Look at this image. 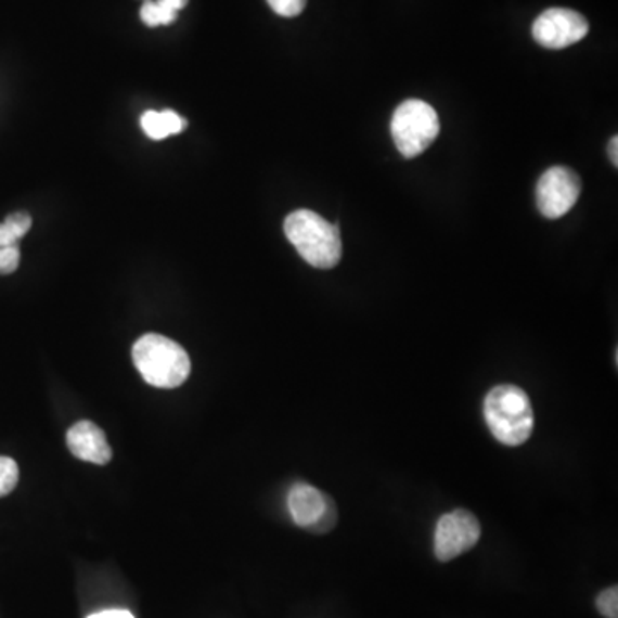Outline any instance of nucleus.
Segmentation results:
<instances>
[{"instance_id": "dca6fc26", "label": "nucleus", "mask_w": 618, "mask_h": 618, "mask_svg": "<svg viewBox=\"0 0 618 618\" xmlns=\"http://www.w3.org/2000/svg\"><path fill=\"white\" fill-rule=\"evenodd\" d=\"M279 16L296 17L305 11L308 0H267Z\"/></svg>"}, {"instance_id": "6ab92c4d", "label": "nucleus", "mask_w": 618, "mask_h": 618, "mask_svg": "<svg viewBox=\"0 0 618 618\" xmlns=\"http://www.w3.org/2000/svg\"><path fill=\"white\" fill-rule=\"evenodd\" d=\"M618 138L614 137L610 140V143H608V157H610L611 164L615 165V167H618Z\"/></svg>"}, {"instance_id": "39448f33", "label": "nucleus", "mask_w": 618, "mask_h": 618, "mask_svg": "<svg viewBox=\"0 0 618 618\" xmlns=\"http://www.w3.org/2000/svg\"><path fill=\"white\" fill-rule=\"evenodd\" d=\"M581 178L569 167L555 165L541 176L536 185V205L544 219H562L581 196Z\"/></svg>"}, {"instance_id": "0eeeda50", "label": "nucleus", "mask_w": 618, "mask_h": 618, "mask_svg": "<svg viewBox=\"0 0 618 618\" xmlns=\"http://www.w3.org/2000/svg\"><path fill=\"white\" fill-rule=\"evenodd\" d=\"M590 25L582 14L572 9L553 8L536 17L532 25V38L541 47L562 50L584 40Z\"/></svg>"}, {"instance_id": "7ed1b4c3", "label": "nucleus", "mask_w": 618, "mask_h": 618, "mask_svg": "<svg viewBox=\"0 0 618 618\" xmlns=\"http://www.w3.org/2000/svg\"><path fill=\"white\" fill-rule=\"evenodd\" d=\"M132 363L146 384L157 388H178L191 373L190 356L170 338L146 334L132 347Z\"/></svg>"}, {"instance_id": "4468645a", "label": "nucleus", "mask_w": 618, "mask_h": 618, "mask_svg": "<svg viewBox=\"0 0 618 618\" xmlns=\"http://www.w3.org/2000/svg\"><path fill=\"white\" fill-rule=\"evenodd\" d=\"M337 505H335L334 499L329 494L325 512H323L322 517H320V519H318L317 523L308 529V531L314 532V535H325V532L332 531V529L337 526Z\"/></svg>"}, {"instance_id": "f3484780", "label": "nucleus", "mask_w": 618, "mask_h": 618, "mask_svg": "<svg viewBox=\"0 0 618 618\" xmlns=\"http://www.w3.org/2000/svg\"><path fill=\"white\" fill-rule=\"evenodd\" d=\"M21 252L17 246L0 247V275L16 272L20 267Z\"/></svg>"}, {"instance_id": "f8f14e48", "label": "nucleus", "mask_w": 618, "mask_h": 618, "mask_svg": "<svg viewBox=\"0 0 618 618\" xmlns=\"http://www.w3.org/2000/svg\"><path fill=\"white\" fill-rule=\"evenodd\" d=\"M31 229V217L25 211L9 215L0 222V247L16 246L17 241Z\"/></svg>"}, {"instance_id": "f03ea898", "label": "nucleus", "mask_w": 618, "mask_h": 618, "mask_svg": "<svg viewBox=\"0 0 618 618\" xmlns=\"http://www.w3.org/2000/svg\"><path fill=\"white\" fill-rule=\"evenodd\" d=\"M284 232L306 263L322 270L337 267L343 258L338 227L311 210H296L284 222Z\"/></svg>"}, {"instance_id": "1a4fd4ad", "label": "nucleus", "mask_w": 618, "mask_h": 618, "mask_svg": "<svg viewBox=\"0 0 618 618\" xmlns=\"http://www.w3.org/2000/svg\"><path fill=\"white\" fill-rule=\"evenodd\" d=\"M329 494L311 487L308 482H296L287 497V507L294 524L309 529L322 517Z\"/></svg>"}, {"instance_id": "9b49d317", "label": "nucleus", "mask_w": 618, "mask_h": 618, "mask_svg": "<svg viewBox=\"0 0 618 618\" xmlns=\"http://www.w3.org/2000/svg\"><path fill=\"white\" fill-rule=\"evenodd\" d=\"M188 5V0H144L140 16L150 28L170 25L178 20L179 11Z\"/></svg>"}, {"instance_id": "2eb2a0df", "label": "nucleus", "mask_w": 618, "mask_h": 618, "mask_svg": "<svg viewBox=\"0 0 618 618\" xmlns=\"http://www.w3.org/2000/svg\"><path fill=\"white\" fill-rule=\"evenodd\" d=\"M596 608L605 618H618V588H608L596 597Z\"/></svg>"}, {"instance_id": "423d86ee", "label": "nucleus", "mask_w": 618, "mask_h": 618, "mask_svg": "<svg viewBox=\"0 0 618 618\" xmlns=\"http://www.w3.org/2000/svg\"><path fill=\"white\" fill-rule=\"evenodd\" d=\"M481 536V526L473 512L455 508L441 515L435 529V556L440 562H450L476 546Z\"/></svg>"}, {"instance_id": "ddd939ff", "label": "nucleus", "mask_w": 618, "mask_h": 618, "mask_svg": "<svg viewBox=\"0 0 618 618\" xmlns=\"http://www.w3.org/2000/svg\"><path fill=\"white\" fill-rule=\"evenodd\" d=\"M20 481V467L16 461L5 455H0V499L11 493Z\"/></svg>"}, {"instance_id": "f257e3e1", "label": "nucleus", "mask_w": 618, "mask_h": 618, "mask_svg": "<svg viewBox=\"0 0 618 618\" xmlns=\"http://www.w3.org/2000/svg\"><path fill=\"white\" fill-rule=\"evenodd\" d=\"M485 421L500 443L519 447L529 440L535 412L528 394L517 385H497L485 397Z\"/></svg>"}, {"instance_id": "9d476101", "label": "nucleus", "mask_w": 618, "mask_h": 618, "mask_svg": "<svg viewBox=\"0 0 618 618\" xmlns=\"http://www.w3.org/2000/svg\"><path fill=\"white\" fill-rule=\"evenodd\" d=\"M185 119L173 111H146L141 117V128L150 140L160 141L184 131Z\"/></svg>"}, {"instance_id": "a211bd4d", "label": "nucleus", "mask_w": 618, "mask_h": 618, "mask_svg": "<svg viewBox=\"0 0 618 618\" xmlns=\"http://www.w3.org/2000/svg\"><path fill=\"white\" fill-rule=\"evenodd\" d=\"M87 618H134V615L129 610H123V608H112V610L99 611V614L90 615Z\"/></svg>"}, {"instance_id": "6e6552de", "label": "nucleus", "mask_w": 618, "mask_h": 618, "mask_svg": "<svg viewBox=\"0 0 618 618\" xmlns=\"http://www.w3.org/2000/svg\"><path fill=\"white\" fill-rule=\"evenodd\" d=\"M67 447L75 458L91 464H108L112 459V449L107 437L100 426L91 421H79L67 432Z\"/></svg>"}, {"instance_id": "20e7f679", "label": "nucleus", "mask_w": 618, "mask_h": 618, "mask_svg": "<svg viewBox=\"0 0 618 618\" xmlns=\"http://www.w3.org/2000/svg\"><path fill=\"white\" fill-rule=\"evenodd\" d=\"M390 132L402 157H417L432 146L440 132L437 111L423 100H405L391 116Z\"/></svg>"}]
</instances>
